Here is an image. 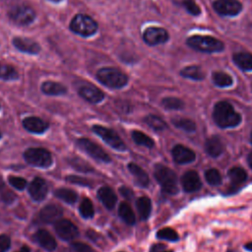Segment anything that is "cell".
I'll use <instances>...</instances> for the list:
<instances>
[{
  "label": "cell",
  "mask_w": 252,
  "mask_h": 252,
  "mask_svg": "<svg viewBox=\"0 0 252 252\" xmlns=\"http://www.w3.org/2000/svg\"><path fill=\"white\" fill-rule=\"evenodd\" d=\"M213 118L215 123L222 128H234L241 123V115L233 106L225 100L218 101L213 109Z\"/></svg>",
  "instance_id": "1"
},
{
  "label": "cell",
  "mask_w": 252,
  "mask_h": 252,
  "mask_svg": "<svg viewBox=\"0 0 252 252\" xmlns=\"http://www.w3.org/2000/svg\"><path fill=\"white\" fill-rule=\"evenodd\" d=\"M154 176L160 185L164 194L176 195L179 191L178 179L176 173L168 166L157 163L154 167Z\"/></svg>",
  "instance_id": "2"
},
{
  "label": "cell",
  "mask_w": 252,
  "mask_h": 252,
  "mask_svg": "<svg viewBox=\"0 0 252 252\" xmlns=\"http://www.w3.org/2000/svg\"><path fill=\"white\" fill-rule=\"evenodd\" d=\"M96 79L110 89H121L128 83L125 73L114 67H103L96 72Z\"/></svg>",
  "instance_id": "3"
},
{
  "label": "cell",
  "mask_w": 252,
  "mask_h": 252,
  "mask_svg": "<svg viewBox=\"0 0 252 252\" xmlns=\"http://www.w3.org/2000/svg\"><path fill=\"white\" fill-rule=\"evenodd\" d=\"M186 43L195 50L207 53L220 52L224 47L222 41L210 35H192L187 38Z\"/></svg>",
  "instance_id": "4"
},
{
  "label": "cell",
  "mask_w": 252,
  "mask_h": 252,
  "mask_svg": "<svg viewBox=\"0 0 252 252\" xmlns=\"http://www.w3.org/2000/svg\"><path fill=\"white\" fill-rule=\"evenodd\" d=\"M70 29L73 32L81 36L88 37L96 32L98 26L92 17L86 14H78L72 19L70 23Z\"/></svg>",
  "instance_id": "5"
},
{
  "label": "cell",
  "mask_w": 252,
  "mask_h": 252,
  "mask_svg": "<svg viewBox=\"0 0 252 252\" xmlns=\"http://www.w3.org/2000/svg\"><path fill=\"white\" fill-rule=\"evenodd\" d=\"M8 16L13 23L20 26L31 25L35 20L34 10L25 3L12 5L8 9Z\"/></svg>",
  "instance_id": "6"
},
{
  "label": "cell",
  "mask_w": 252,
  "mask_h": 252,
  "mask_svg": "<svg viewBox=\"0 0 252 252\" xmlns=\"http://www.w3.org/2000/svg\"><path fill=\"white\" fill-rule=\"evenodd\" d=\"M24 158L29 164L42 168L49 167L53 161L51 153L43 148H30L26 150Z\"/></svg>",
  "instance_id": "7"
},
{
  "label": "cell",
  "mask_w": 252,
  "mask_h": 252,
  "mask_svg": "<svg viewBox=\"0 0 252 252\" xmlns=\"http://www.w3.org/2000/svg\"><path fill=\"white\" fill-rule=\"evenodd\" d=\"M93 131L97 136H99L112 149L120 152L126 150V145L114 130L110 128H106L101 125H94Z\"/></svg>",
  "instance_id": "8"
},
{
  "label": "cell",
  "mask_w": 252,
  "mask_h": 252,
  "mask_svg": "<svg viewBox=\"0 0 252 252\" xmlns=\"http://www.w3.org/2000/svg\"><path fill=\"white\" fill-rule=\"evenodd\" d=\"M77 146L84 151L87 155L92 157L94 159L101 162H109L110 157L108 154L97 144L87 138H80L77 140Z\"/></svg>",
  "instance_id": "9"
},
{
  "label": "cell",
  "mask_w": 252,
  "mask_h": 252,
  "mask_svg": "<svg viewBox=\"0 0 252 252\" xmlns=\"http://www.w3.org/2000/svg\"><path fill=\"white\" fill-rule=\"evenodd\" d=\"M57 235L64 241L75 239L79 235V229L75 223L66 219L58 220L54 224Z\"/></svg>",
  "instance_id": "10"
},
{
  "label": "cell",
  "mask_w": 252,
  "mask_h": 252,
  "mask_svg": "<svg viewBox=\"0 0 252 252\" xmlns=\"http://www.w3.org/2000/svg\"><path fill=\"white\" fill-rule=\"evenodd\" d=\"M214 10L220 16H236L242 10V4L238 0H215Z\"/></svg>",
  "instance_id": "11"
},
{
  "label": "cell",
  "mask_w": 252,
  "mask_h": 252,
  "mask_svg": "<svg viewBox=\"0 0 252 252\" xmlns=\"http://www.w3.org/2000/svg\"><path fill=\"white\" fill-rule=\"evenodd\" d=\"M169 34L166 30L158 27H150L143 33L144 41L151 46L164 43L168 40Z\"/></svg>",
  "instance_id": "12"
},
{
  "label": "cell",
  "mask_w": 252,
  "mask_h": 252,
  "mask_svg": "<svg viewBox=\"0 0 252 252\" xmlns=\"http://www.w3.org/2000/svg\"><path fill=\"white\" fill-rule=\"evenodd\" d=\"M171 156L173 160L178 164L191 163L196 159V154L190 148L183 145H175L171 150Z\"/></svg>",
  "instance_id": "13"
},
{
  "label": "cell",
  "mask_w": 252,
  "mask_h": 252,
  "mask_svg": "<svg viewBox=\"0 0 252 252\" xmlns=\"http://www.w3.org/2000/svg\"><path fill=\"white\" fill-rule=\"evenodd\" d=\"M182 189L187 193H193L201 189L202 181L199 174L195 170L186 171L180 179Z\"/></svg>",
  "instance_id": "14"
},
{
  "label": "cell",
  "mask_w": 252,
  "mask_h": 252,
  "mask_svg": "<svg viewBox=\"0 0 252 252\" xmlns=\"http://www.w3.org/2000/svg\"><path fill=\"white\" fill-rule=\"evenodd\" d=\"M28 191H29V194L31 195V197L34 201L40 202L46 197L47 191H48V186L44 179H42L41 177H35L29 184Z\"/></svg>",
  "instance_id": "15"
},
{
  "label": "cell",
  "mask_w": 252,
  "mask_h": 252,
  "mask_svg": "<svg viewBox=\"0 0 252 252\" xmlns=\"http://www.w3.org/2000/svg\"><path fill=\"white\" fill-rule=\"evenodd\" d=\"M227 177L230 182L231 189L229 191L236 192L238 187H241L247 180L248 174L246 170L241 166H232L227 171Z\"/></svg>",
  "instance_id": "16"
},
{
  "label": "cell",
  "mask_w": 252,
  "mask_h": 252,
  "mask_svg": "<svg viewBox=\"0 0 252 252\" xmlns=\"http://www.w3.org/2000/svg\"><path fill=\"white\" fill-rule=\"evenodd\" d=\"M62 214H63V211L60 206L55 204H49L44 206L40 210L39 219L46 223L56 222L58 220H60Z\"/></svg>",
  "instance_id": "17"
},
{
  "label": "cell",
  "mask_w": 252,
  "mask_h": 252,
  "mask_svg": "<svg viewBox=\"0 0 252 252\" xmlns=\"http://www.w3.org/2000/svg\"><path fill=\"white\" fill-rule=\"evenodd\" d=\"M13 45L20 51L29 53V54H37L40 51L39 44L32 40V38L28 37H14Z\"/></svg>",
  "instance_id": "18"
},
{
  "label": "cell",
  "mask_w": 252,
  "mask_h": 252,
  "mask_svg": "<svg viewBox=\"0 0 252 252\" xmlns=\"http://www.w3.org/2000/svg\"><path fill=\"white\" fill-rule=\"evenodd\" d=\"M79 94L91 103H98L104 98V94L94 86L86 85L79 89Z\"/></svg>",
  "instance_id": "19"
},
{
  "label": "cell",
  "mask_w": 252,
  "mask_h": 252,
  "mask_svg": "<svg viewBox=\"0 0 252 252\" xmlns=\"http://www.w3.org/2000/svg\"><path fill=\"white\" fill-rule=\"evenodd\" d=\"M205 151L211 158H218L223 153L224 144L218 135L211 136L205 142Z\"/></svg>",
  "instance_id": "20"
},
{
  "label": "cell",
  "mask_w": 252,
  "mask_h": 252,
  "mask_svg": "<svg viewBox=\"0 0 252 252\" xmlns=\"http://www.w3.org/2000/svg\"><path fill=\"white\" fill-rule=\"evenodd\" d=\"M23 126L27 131L34 134H41L45 132L49 127L47 122L35 116H30L25 118L23 120Z\"/></svg>",
  "instance_id": "21"
},
{
  "label": "cell",
  "mask_w": 252,
  "mask_h": 252,
  "mask_svg": "<svg viewBox=\"0 0 252 252\" xmlns=\"http://www.w3.org/2000/svg\"><path fill=\"white\" fill-rule=\"evenodd\" d=\"M33 239L38 245H40L42 248H44L48 251L55 250V248L57 246V243H56L54 237L45 229H38L33 234Z\"/></svg>",
  "instance_id": "22"
},
{
  "label": "cell",
  "mask_w": 252,
  "mask_h": 252,
  "mask_svg": "<svg viewBox=\"0 0 252 252\" xmlns=\"http://www.w3.org/2000/svg\"><path fill=\"white\" fill-rule=\"evenodd\" d=\"M97 198L100 200V202L103 204V206L108 210L113 209L116 204V201H117L116 194L108 186H101L97 190Z\"/></svg>",
  "instance_id": "23"
},
{
  "label": "cell",
  "mask_w": 252,
  "mask_h": 252,
  "mask_svg": "<svg viewBox=\"0 0 252 252\" xmlns=\"http://www.w3.org/2000/svg\"><path fill=\"white\" fill-rule=\"evenodd\" d=\"M128 170L134 176L135 182L139 186L147 187L149 185V183H150L149 175L141 166H139L138 164H136L134 162H130L128 164Z\"/></svg>",
  "instance_id": "24"
},
{
  "label": "cell",
  "mask_w": 252,
  "mask_h": 252,
  "mask_svg": "<svg viewBox=\"0 0 252 252\" xmlns=\"http://www.w3.org/2000/svg\"><path fill=\"white\" fill-rule=\"evenodd\" d=\"M41 92L47 95H62L67 93V89L60 83L46 81L41 85Z\"/></svg>",
  "instance_id": "25"
},
{
  "label": "cell",
  "mask_w": 252,
  "mask_h": 252,
  "mask_svg": "<svg viewBox=\"0 0 252 252\" xmlns=\"http://www.w3.org/2000/svg\"><path fill=\"white\" fill-rule=\"evenodd\" d=\"M136 207L141 220H148L152 213V202L147 196H142L136 201Z\"/></svg>",
  "instance_id": "26"
},
{
  "label": "cell",
  "mask_w": 252,
  "mask_h": 252,
  "mask_svg": "<svg viewBox=\"0 0 252 252\" xmlns=\"http://www.w3.org/2000/svg\"><path fill=\"white\" fill-rule=\"evenodd\" d=\"M235 65L243 71H252V53L237 52L233 55Z\"/></svg>",
  "instance_id": "27"
},
{
  "label": "cell",
  "mask_w": 252,
  "mask_h": 252,
  "mask_svg": "<svg viewBox=\"0 0 252 252\" xmlns=\"http://www.w3.org/2000/svg\"><path fill=\"white\" fill-rule=\"evenodd\" d=\"M180 75L184 78L195 80V81H201L205 78L206 74L203 72V70L196 65H191L183 68L180 71Z\"/></svg>",
  "instance_id": "28"
},
{
  "label": "cell",
  "mask_w": 252,
  "mask_h": 252,
  "mask_svg": "<svg viewBox=\"0 0 252 252\" xmlns=\"http://www.w3.org/2000/svg\"><path fill=\"white\" fill-rule=\"evenodd\" d=\"M118 215L121 218L123 221H125L127 224H134L136 221L135 214L132 210V208L125 202L120 203L119 208H118Z\"/></svg>",
  "instance_id": "29"
},
{
  "label": "cell",
  "mask_w": 252,
  "mask_h": 252,
  "mask_svg": "<svg viewBox=\"0 0 252 252\" xmlns=\"http://www.w3.org/2000/svg\"><path fill=\"white\" fill-rule=\"evenodd\" d=\"M171 122L172 124L180 129V130H183L185 132H189V133H192V132H195L196 130V124L193 120L189 119V118H185V117H174L171 119Z\"/></svg>",
  "instance_id": "30"
},
{
  "label": "cell",
  "mask_w": 252,
  "mask_h": 252,
  "mask_svg": "<svg viewBox=\"0 0 252 252\" xmlns=\"http://www.w3.org/2000/svg\"><path fill=\"white\" fill-rule=\"evenodd\" d=\"M54 195L67 204H74L78 199L77 192L69 188H58L54 191Z\"/></svg>",
  "instance_id": "31"
},
{
  "label": "cell",
  "mask_w": 252,
  "mask_h": 252,
  "mask_svg": "<svg viewBox=\"0 0 252 252\" xmlns=\"http://www.w3.org/2000/svg\"><path fill=\"white\" fill-rule=\"evenodd\" d=\"M144 121L150 128H152L155 131H163L164 129L167 128V124L165 123V121L158 115L149 114L145 117Z\"/></svg>",
  "instance_id": "32"
},
{
  "label": "cell",
  "mask_w": 252,
  "mask_h": 252,
  "mask_svg": "<svg viewBox=\"0 0 252 252\" xmlns=\"http://www.w3.org/2000/svg\"><path fill=\"white\" fill-rule=\"evenodd\" d=\"M212 80L216 86L220 87V88L230 87L233 83L232 78L228 74H226L222 71L214 72L212 75Z\"/></svg>",
  "instance_id": "33"
},
{
  "label": "cell",
  "mask_w": 252,
  "mask_h": 252,
  "mask_svg": "<svg viewBox=\"0 0 252 252\" xmlns=\"http://www.w3.org/2000/svg\"><path fill=\"white\" fill-rule=\"evenodd\" d=\"M67 161L72 167H74L75 169H77L79 171H82V172H85V173H89V172L94 171V167L91 164H89L86 160L82 159L79 157L69 158L67 159Z\"/></svg>",
  "instance_id": "34"
},
{
  "label": "cell",
  "mask_w": 252,
  "mask_h": 252,
  "mask_svg": "<svg viewBox=\"0 0 252 252\" xmlns=\"http://www.w3.org/2000/svg\"><path fill=\"white\" fill-rule=\"evenodd\" d=\"M132 139L133 141L137 144V145H140V146H144L146 148H153L155 146V142L154 140L146 135L145 133L141 132V131H138V130H134L132 133Z\"/></svg>",
  "instance_id": "35"
},
{
  "label": "cell",
  "mask_w": 252,
  "mask_h": 252,
  "mask_svg": "<svg viewBox=\"0 0 252 252\" xmlns=\"http://www.w3.org/2000/svg\"><path fill=\"white\" fill-rule=\"evenodd\" d=\"M205 179L211 186H219L222 182V177L220 172L217 168H209L205 171Z\"/></svg>",
  "instance_id": "36"
},
{
  "label": "cell",
  "mask_w": 252,
  "mask_h": 252,
  "mask_svg": "<svg viewBox=\"0 0 252 252\" xmlns=\"http://www.w3.org/2000/svg\"><path fill=\"white\" fill-rule=\"evenodd\" d=\"M79 212L85 219H91L94 217V209L92 201L89 198H84L79 206Z\"/></svg>",
  "instance_id": "37"
},
{
  "label": "cell",
  "mask_w": 252,
  "mask_h": 252,
  "mask_svg": "<svg viewBox=\"0 0 252 252\" xmlns=\"http://www.w3.org/2000/svg\"><path fill=\"white\" fill-rule=\"evenodd\" d=\"M19 74L17 70L9 64H0V79L2 80H17Z\"/></svg>",
  "instance_id": "38"
},
{
  "label": "cell",
  "mask_w": 252,
  "mask_h": 252,
  "mask_svg": "<svg viewBox=\"0 0 252 252\" xmlns=\"http://www.w3.org/2000/svg\"><path fill=\"white\" fill-rule=\"evenodd\" d=\"M161 104L168 110H180L184 107V102L178 97L167 96L161 100Z\"/></svg>",
  "instance_id": "39"
},
{
  "label": "cell",
  "mask_w": 252,
  "mask_h": 252,
  "mask_svg": "<svg viewBox=\"0 0 252 252\" xmlns=\"http://www.w3.org/2000/svg\"><path fill=\"white\" fill-rule=\"evenodd\" d=\"M0 197L5 204H12L16 199V194L8 188L5 182L0 178Z\"/></svg>",
  "instance_id": "40"
},
{
  "label": "cell",
  "mask_w": 252,
  "mask_h": 252,
  "mask_svg": "<svg viewBox=\"0 0 252 252\" xmlns=\"http://www.w3.org/2000/svg\"><path fill=\"white\" fill-rule=\"evenodd\" d=\"M157 237L161 240H167V241H172V242H175L179 239L178 233L170 227H163V228L158 230Z\"/></svg>",
  "instance_id": "41"
},
{
  "label": "cell",
  "mask_w": 252,
  "mask_h": 252,
  "mask_svg": "<svg viewBox=\"0 0 252 252\" xmlns=\"http://www.w3.org/2000/svg\"><path fill=\"white\" fill-rule=\"evenodd\" d=\"M175 4L183 6L186 11L193 15V16H198L201 13L200 7L197 5V3L194 0H172Z\"/></svg>",
  "instance_id": "42"
},
{
  "label": "cell",
  "mask_w": 252,
  "mask_h": 252,
  "mask_svg": "<svg viewBox=\"0 0 252 252\" xmlns=\"http://www.w3.org/2000/svg\"><path fill=\"white\" fill-rule=\"evenodd\" d=\"M8 181H9L11 186H13L14 188H16L18 190H24L27 187V185H28L27 180L25 178L19 177V176L10 175L8 177Z\"/></svg>",
  "instance_id": "43"
},
{
  "label": "cell",
  "mask_w": 252,
  "mask_h": 252,
  "mask_svg": "<svg viewBox=\"0 0 252 252\" xmlns=\"http://www.w3.org/2000/svg\"><path fill=\"white\" fill-rule=\"evenodd\" d=\"M66 181L73 183V184H77L80 186H85V187H91L92 186V181L85 178V177H81L78 175H68L66 176Z\"/></svg>",
  "instance_id": "44"
},
{
  "label": "cell",
  "mask_w": 252,
  "mask_h": 252,
  "mask_svg": "<svg viewBox=\"0 0 252 252\" xmlns=\"http://www.w3.org/2000/svg\"><path fill=\"white\" fill-rule=\"evenodd\" d=\"M71 252H93L91 246L83 242H73L70 245Z\"/></svg>",
  "instance_id": "45"
},
{
  "label": "cell",
  "mask_w": 252,
  "mask_h": 252,
  "mask_svg": "<svg viewBox=\"0 0 252 252\" xmlns=\"http://www.w3.org/2000/svg\"><path fill=\"white\" fill-rule=\"evenodd\" d=\"M11 246V239L6 234H0V252H7Z\"/></svg>",
  "instance_id": "46"
},
{
  "label": "cell",
  "mask_w": 252,
  "mask_h": 252,
  "mask_svg": "<svg viewBox=\"0 0 252 252\" xmlns=\"http://www.w3.org/2000/svg\"><path fill=\"white\" fill-rule=\"evenodd\" d=\"M150 252H173V250L167 249V247H166L164 244L157 243V244H154V245L151 247Z\"/></svg>",
  "instance_id": "47"
},
{
  "label": "cell",
  "mask_w": 252,
  "mask_h": 252,
  "mask_svg": "<svg viewBox=\"0 0 252 252\" xmlns=\"http://www.w3.org/2000/svg\"><path fill=\"white\" fill-rule=\"evenodd\" d=\"M119 192L121 193V195L126 198V199H132L133 198V192L132 190H130L128 187L126 186H121L119 187Z\"/></svg>",
  "instance_id": "48"
},
{
  "label": "cell",
  "mask_w": 252,
  "mask_h": 252,
  "mask_svg": "<svg viewBox=\"0 0 252 252\" xmlns=\"http://www.w3.org/2000/svg\"><path fill=\"white\" fill-rule=\"evenodd\" d=\"M247 162H248V165L250 166V168L252 169V152H250L247 156Z\"/></svg>",
  "instance_id": "49"
},
{
  "label": "cell",
  "mask_w": 252,
  "mask_h": 252,
  "mask_svg": "<svg viewBox=\"0 0 252 252\" xmlns=\"http://www.w3.org/2000/svg\"><path fill=\"white\" fill-rule=\"evenodd\" d=\"M244 248H245L246 250H248V251L252 252V241H250V242L246 243V244L244 245Z\"/></svg>",
  "instance_id": "50"
},
{
  "label": "cell",
  "mask_w": 252,
  "mask_h": 252,
  "mask_svg": "<svg viewBox=\"0 0 252 252\" xmlns=\"http://www.w3.org/2000/svg\"><path fill=\"white\" fill-rule=\"evenodd\" d=\"M18 252H31V249H30V247H29V246L24 245V246L21 248V250H20V251H18Z\"/></svg>",
  "instance_id": "51"
},
{
  "label": "cell",
  "mask_w": 252,
  "mask_h": 252,
  "mask_svg": "<svg viewBox=\"0 0 252 252\" xmlns=\"http://www.w3.org/2000/svg\"><path fill=\"white\" fill-rule=\"evenodd\" d=\"M250 142H251V144H252V131H251V133H250Z\"/></svg>",
  "instance_id": "52"
},
{
  "label": "cell",
  "mask_w": 252,
  "mask_h": 252,
  "mask_svg": "<svg viewBox=\"0 0 252 252\" xmlns=\"http://www.w3.org/2000/svg\"><path fill=\"white\" fill-rule=\"evenodd\" d=\"M50 1H52V2H59V1H61V0H50Z\"/></svg>",
  "instance_id": "53"
},
{
  "label": "cell",
  "mask_w": 252,
  "mask_h": 252,
  "mask_svg": "<svg viewBox=\"0 0 252 252\" xmlns=\"http://www.w3.org/2000/svg\"><path fill=\"white\" fill-rule=\"evenodd\" d=\"M227 252H236V251L235 250H228Z\"/></svg>",
  "instance_id": "54"
},
{
  "label": "cell",
  "mask_w": 252,
  "mask_h": 252,
  "mask_svg": "<svg viewBox=\"0 0 252 252\" xmlns=\"http://www.w3.org/2000/svg\"><path fill=\"white\" fill-rule=\"evenodd\" d=\"M1 137H2V134H1V132H0V139H1Z\"/></svg>",
  "instance_id": "55"
},
{
  "label": "cell",
  "mask_w": 252,
  "mask_h": 252,
  "mask_svg": "<svg viewBox=\"0 0 252 252\" xmlns=\"http://www.w3.org/2000/svg\"><path fill=\"white\" fill-rule=\"evenodd\" d=\"M121 252H122V251H121Z\"/></svg>",
  "instance_id": "56"
}]
</instances>
